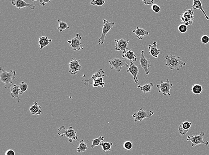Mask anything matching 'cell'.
Segmentation results:
<instances>
[{"label":"cell","instance_id":"d6986e66","mask_svg":"<svg viewBox=\"0 0 209 155\" xmlns=\"http://www.w3.org/2000/svg\"><path fill=\"white\" fill-rule=\"evenodd\" d=\"M122 57L125 58L128 60L132 62L136 61L137 60V55L133 51H132V50L123 51L122 52Z\"/></svg>","mask_w":209,"mask_h":155},{"label":"cell","instance_id":"60d3db41","mask_svg":"<svg viewBox=\"0 0 209 155\" xmlns=\"http://www.w3.org/2000/svg\"></svg>","mask_w":209,"mask_h":155},{"label":"cell","instance_id":"e0dca14e","mask_svg":"<svg viewBox=\"0 0 209 155\" xmlns=\"http://www.w3.org/2000/svg\"><path fill=\"white\" fill-rule=\"evenodd\" d=\"M191 122L186 121L182 122L178 127V131L182 136L186 135L191 126Z\"/></svg>","mask_w":209,"mask_h":155},{"label":"cell","instance_id":"8992f818","mask_svg":"<svg viewBox=\"0 0 209 155\" xmlns=\"http://www.w3.org/2000/svg\"><path fill=\"white\" fill-rule=\"evenodd\" d=\"M204 135L205 132L202 131L198 135H189L188 136L187 140L191 142L192 147L193 148L195 147L200 144H203L206 146H207L209 143L208 141L205 142L203 140V137Z\"/></svg>","mask_w":209,"mask_h":155},{"label":"cell","instance_id":"603a6c76","mask_svg":"<svg viewBox=\"0 0 209 155\" xmlns=\"http://www.w3.org/2000/svg\"><path fill=\"white\" fill-rule=\"evenodd\" d=\"M11 96L14 99H17L18 100V102H19L20 101V99L19 98V94L20 93V90L19 89V86L16 85H14L11 87Z\"/></svg>","mask_w":209,"mask_h":155},{"label":"cell","instance_id":"30bf717a","mask_svg":"<svg viewBox=\"0 0 209 155\" xmlns=\"http://www.w3.org/2000/svg\"><path fill=\"white\" fill-rule=\"evenodd\" d=\"M82 37L79 34H76L75 37L72 38L71 40H67V42L69 43L70 47L72 48L73 51L78 50L80 51L83 49V47L81 46L82 43L81 42Z\"/></svg>","mask_w":209,"mask_h":155},{"label":"cell","instance_id":"ffe728a7","mask_svg":"<svg viewBox=\"0 0 209 155\" xmlns=\"http://www.w3.org/2000/svg\"><path fill=\"white\" fill-rule=\"evenodd\" d=\"M133 32L136 34L137 38L140 40H142L145 36L149 35L148 31L139 27H137L136 30H133Z\"/></svg>","mask_w":209,"mask_h":155},{"label":"cell","instance_id":"e575fe53","mask_svg":"<svg viewBox=\"0 0 209 155\" xmlns=\"http://www.w3.org/2000/svg\"><path fill=\"white\" fill-rule=\"evenodd\" d=\"M178 31L181 33H185L188 30V27L184 24H181L179 25L178 27Z\"/></svg>","mask_w":209,"mask_h":155},{"label":"cell","instance_id":"5bb4252c","mask_svg":"<svg viewBox=\"0 0 209 155\" xmlns=\"http://www.w3.org/2000/svg\"><path fill=\"white\" fill-rule=\"evenodd\" d=\"M127 72L130 73L133 75V80L136 83H138L139 82V80L137 78V75L139 73V69L138 67L136 66L134 63H133V62L130 61V64L128 68Z\"/></svg>","mask_w":209,"mask_h":155},{"label":"cell","instance_id":"83f0119b","mask_svg":"<svg viewBox=\"0 0 209 155\" xmlns=\"http://www.w3.org/2000/svg\"><path fill=\"white\" fill-rule=\"evenodd\" d=\"M113 145V143H109L107 142L102 141L100 144V146L102 148L103 151L104 153H107L110 151Z\"/></svg>","mask_w":209,"mask_h":155},{"label":"cell","instance_id":"7c38bea8","mask_svg":"<svg viewBox=\"0 0 209 155\" xmlns=\"http://www.w3.org/2000/svg\"><path fill=\"white\" fill-rule=\"evenodd\" d=\"M115 51H126L128 49L129 47V44L130 41L127 39H119V40H115Z\"/></svg>","mask_w":209,"mask_h":155},{"label":"cell","instance_id":"9c48e42d","mask_svg":"<svg viewBox=\"0 0 209 155\" xmlns=\"http://www.w3.org/2000/svg\"><path fill=\"white\" fill-rule=\"evenodd\" d=\"M173 86V84L170 83L169 80L167 79L165 82L161 81L160 85H157L156 87L160 89L158 93H162L164 96L168 95V96H170L171 94L170 91L172 88Z\"/></svg>","mask_w":209,"mask_h":155},{"label":"cell","instance_id":"8d00e7d4","mask_svg":"<svg viewBox=\"0 0 209 155\" xmlns=\"http://www.w3.org/2000/svg\"><path fill=\"white\" fill-rule=\"evenodd\" d=\"M201 41L203 44H207L209 42V37L207 35H203L201 38Z\"/></svg>","mask_w":209,"mask_h":155},{"label":"cell","instance_id":"74e56055","mask_svg":"<svg viewBox=\"0 0 209 155\" xmlns=\"http://www.w3.org/2000/svg\"><path fill=\"white\" fill-rule=\"evenodd\" d=\"M5 155H15V153L13 150L9 149L6 152Z\"/></svg>","mask_w":209,"mask_h":155},{"label":"cell","instance_id":"d6a6232c","mask_svg":"<svg viewBox=\"0 0 209 155\" xmlns=\"http://www.w3.org/2000/svg\"><path fill=\"white\" fill-rule=\"evenodd\" d=\"M133 147V143L131 141H127L123 144V148L126 150H131Z\"/></svg>","mask_w":209,"mask_h":155},{"label":"cell","instance_id":"2e32d148","mask_svg":"<svg viewBox=\"0 0 209 155\" xmlns=\"http://www.w3.org/2000/svg\"><path fill=\"white\" fill-rule=\"evenodd\" d=\"M105 72L102 69H100L99 70L95 73L90 78L83 81V83L85 85H89L90 84V85H92L93 82L94 80L99 78H103V77H105Z\"/></svg>","mask_w":209,"mask_h":155},{"label":"cell","instance_id":"7402d4cb","mask_svg":"<svg viewBox=\"0 0 209 155\" xmlns=\"http://www.w3.org/2000/svg\"><path fill=\"white\" fill-rule=\"evenodd\" d=\"M52 42V39H49L48 37L46 36H41L39 37L38 44L40 50H42L44 47L48 46L49 43Z\"/></svg>","mask_w":209,"mask_h":155},{"label":"cell","instance_id":"9a60e30c","mask_svg":"<svg viewBox=\"0 0 209 155\" xmlns=\"http://www.w3.org/2000/svg\"><path fill=\"white\" fill-rule=\"evenodd\" d=\"M11 4L13 6H15L19 10H21L22 8L28 7L31 10H34L35 6L33 4H29L25 2L23 0H13L11 2Z\"/></svg>","mask_w":209,"mask_h":155},{"label":"cell","instance_id":"d590c367","mask_svg":"<svg viewBox=\"0 0 209 155\" xmlns=\"http://www.w3.org/2000/svg\"><path fill=\"white\" fill-rule=\"evenodd\" d=\"M152 11H153L154 13H158L160 11V7L158 6V5L156 4H153L151 7Z\"/></svg>","mask_w":209,"mask_h":155},{"label":"cell","instance_id":"ac0fdd59","mask_svg":"<svg viewBox=\"0 0 209 155\" xmlns=\"http://www.w3.org/2000/svg\"><path fill=\"white\" fill-rule=\"evenodd\" d=\"M148 48L149 49V55L155 58H157L160 54V50L157 48V42L155 41L153 42L152 45L149 44L148 46Z\"/></svg>","mask_w":209,"mask_h":155},{"label":"cell","instance_id":"5b68a950","mask_svg":"<svg viewBox=\"0 0 209 155\" xmlns=\"http://www.w3.org/2000/svg\"><path fill=\"white\" fill-rule=\"evenodd\" d=\"M104 25H103L102 34L101 36L98 39V43L100 45H103L105 41L106 34L115 27V23L114 22H109L106 19H103Z\"/></svg>","mask_w":209,"mask_h":155},{"label":"cell","instance_id":"f35d334b","mask_svg":"<svg viewBox=\"0 0 209 155\" xmlns=\"http://www.w3.org/2000/svg\"><path fill=\"white\" fill-rule=\"evenodd\" d=\"M142 2H143V3L145 5H151V4H153V3H154V1L153 0H146V1L143 0Z\"/></svg>","mask_w":209,"mask_h":155},{"label":"cell","instance_id":"f1b7e54d","mask_svg":"<svg viewBox=\"0 0 209 155\" xmlns=\"http://www.w3.org/2000/svg\"><path fill=\"white\" fill-rule=\"evenodd\" d=\"M87 150H90V149L88 148L87 144L84 141V140H81L79 142V146L77 148V151L79 153H83Z\"/></svg>","mask_w":209,"mask_h":155},{"label":"cell","instance_id":"cb8c5ba5","mask_svg":"<svg viewBox=\"0 0 209 155\" xmlns=\"http://www.w3.org/2000/svg\"><path fill=\"white\" fill-rule=\"evenodd\" d=\"M30 111L32 115H40L42 112V108L38 105V102H35L34 105L30 107Z\"/></svg>","mask_w":209,"mask_h":155},{"label":"cell","instance_id":"ba28073f","mask_svg":"<svg viewBox=\"0 0 209 155\" xmlns=\"http://www.w3.org/2000/svg\"><path fill=\"white\" fill-rule=\"evenodd\" d=\"M154 114V112L152 110L146 111L143 110L142 108H141L137 113H133V117H134V122H137L138 121H142L145 118L151 117Z\"/></svg>","mask_w":209,"mask_h":155},{"label":"cell","instance_id":"4dcf8cb0","mask_svg":"<svg viewBox=\"0 0 209 155\" xmlns=\"http://www.w3.org/2000/svg\"><path fill=\"white\" fill-rule=\"evenodd\" d=\"M104 139H105V137H104V136H100L99 137V138H98L93 140L92 141V144L91 145V147L92 148H94L96 146H98L100 145V144L101 142L102 141H103Z\"/></svg>","mask_w":209,"mask_h":155},{"label":"cell","instance_id":"ab89813d","mask_svg":"<svg viewBox=\"0 0 209 155\" xmlns=\"http://www.w3.org/2000/svg\"><path fill=\"white\" fill-rule=\"evenodd\" d=\"M40 2V4L42 5V6H46V4L47 3L50 2V1H48V0H46V1H45V0H42V1H39Z\"/></svg>","mask_w":209,"mask_h":155},{"label":"cell","instance_id":"44dd1931","mask_svg":"<svg viewBox=\"0 0 209 155\" xmlns=\"http://www.w3.org/2000/svg\"><path fill=\"white\" fill-rule=\"evenodd\" d=\"M192 9L193 11L196 10H200L203 13L205 17H206L207 20H209V17L206 14L204 10H203V4L200 0H194L193 3Z\"/></svg>","mask_w":209,"mask_h":155},{"label":"cell","instance_id":"52a82bcc","mask_svg":"<svg viewBox=\"0 0 209 155\" xmlns=\"http://www.w3.org/2000/svg\"><path fill=\"white\" fill-rule=\"evenodd\" d=\"M180 16H181V20L183 24H185L187 26L193 24L194 16L192 9L184 10L183 14L180 15Z\"/></svg>","mask_w":209,"mask_h":155},{"label":"cell","instance_id":"4316f807","mask_svg":"<svg viewBox=\"0 0 209 155\" xmlns=\"http://www.w3.org/2000/svg\"><path fill=\"white\" fill-rule=\"evenodd\" d=\"M58 26L57 28L58 30H59V32H62L64 30H69L70 28L67 23L64 21H62L60 19H58Z\"/></svg>","mask_w":209,"mask_h":155},{"label":"cell","instance_id":"f546056e","mask_svg":"<svg viewBox=\"0 0 209 155\" xmlns=\"http://www.w3.org/2000/svg\"><path fill=\"white\" fill-rule=\"evenodd\" d=\"M105 83L103 81V78H99L94 80L93 82L92 86L93 87L101 86L104 88Z\"/></svg>","mask_w":209,"mask_h":155},{"label":"cell","instance_id":"277c9868","mask_svg":"<svg viewBox=\"0 0 209 155\" xmlns=\"http://www.w3.org/2000/svg\"><path fill=\"white\" fill-rule=\"evenodd\" d=\"M110 64V68L111 69L116 70L117 73H120L122 70L123 67L129 68L127 64V60L126 59L115 58L109 61Z\"/></svg>","mask_w":209,"mask_h":155},{"label":"cell","instance_id":"836d02e7","mask_svg":"<svg viewBox=\"0 0 209 155\" xmlns=\"http://www.w3.org/2000/svg\"><path fill=\"white\" fill-rule=\"evenodd\" d=\"M105 3L104 0H93L90 2V4L92 6H98V7H102Z\"/></svg>","mask_w":209,"mask_h":155},{"label":"cell","instance_id":"4fadbf2b","mask_svg":"<svg viewBox=\"0 0 209 155\" xmlns=\"http://www.w3.org/2000/svg\"><path fill=\"white\" fill-rule=\"evenodd\" d=\"M140 63L141 67L144 69L146 75H148L150 73L148 68L150 66H151V64L148 61V60L147 59V58L145 57V51L144 50H142L141 51V58L140 59Z\"/></svg>","mask_w":209,"mask_h":155},{"label":"cell","instance_id":"d4e9b609","mask_svg":"<svg viewBox=\"0 0 209 155\" xmlns=\"http://www.w3.org/2000/svg\"><path fill=\"white\" fill-rule=\"evenodd\" d=\"M203 89H204V88L201 85L198 84H194L191 89V91L194 95H200L203 93Z\"/></svg>","mask_w":209,"mask_h":155},{"label":"cell","instance_id":"3957f363","mask_svg":"<svg viewBox=\"0 0 209 155\" xmlns=\"http://www.w3.org/2000/svg\"><path fill=\"white\" fill-rule=\"evenodd\" d=\"M58 134L60 136L68 138V142L70 143H72L73 141L76 140L78 139L76 131L73 128L72 126H69L68 129H66L64 126H62L58 129Z\"/></svg>","mask_w":209,"mask_h":155},{"label":"cell","instance_id":"8fae6325","mask_svg":"<svg viewBox=\"0 0 209 155\" xmlns=\"http://www.w3.org/2000/svg\"><path fill=\"white\" fill-rule=\"evenodd\" d=\"M79 60H76V59L72 58L69 64L70 73L71 75H76L79 71L82 69V67L79 64Z\"/></svg>","mask_w":209,"mask_h":155},{"label":"cell","instance_id":"484cf974","mask_svg":"<svg viewBox=\"0 0 209 155\" xmlns=\"http://www.w3.org/2000/svg\"><path fill=\"white\" fill-rule=\"evenodd\" d=\"M153 86V84L152 82H150L148 84H145L143 86H141V85H139L137 87V88L140 89L141 91H143L144 94H145L146 93L151 92Z\"/></svg>","mask_w":209,"mask_h":155},{"label":"cell","instance_id":"7a4b0ae2","mask_svg":"<svg viewBox=\"0 0 209 155\" xmlns=\"http://www.w3.org/2000/svg\"><path fill=\"white\" fill-rule=\"evenodd\" d=\"M2 73L0 74L1 81L5 84L4 88L10 89L12 86H14V80L15 79L16 72L15 71L11 70L7 72L1 68Z\"/></svg>","mask_w":209,"mask_h":155},{"label":"cell","instance_id":"1f68e13d","mask_svg":"<svg viewBox=\"0 0 209 155\" xmlns=\"http://www.w3.org/2000/svg\"><path fill=\"white\" fill-rule=\"evenodd\" d=\"M19 87L20 90V94L21 95H23V93L28 90V85L24 82H22L19 85Z\"/></svg>","mask_w":209,"mask_h":155},{"label":"cell","instance_id":"6da1fadb","mask_svg":"<svg viewBox=\"0 0 209 155\" xmlns=\"http://www.w3.org/2000/svg\"><path fill=\"white\" fill-rule=\"evenodd\" d=\"M164 58L166 60L165 65L167 66L171 70L176 69L179 71L180 69L186 64L185 62L183 61L182 58L181 56L178 57L174 55H167Z\"/></svg>","mask_w":209,"mask_h":155}]
</instances>
